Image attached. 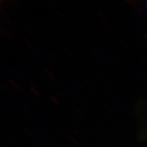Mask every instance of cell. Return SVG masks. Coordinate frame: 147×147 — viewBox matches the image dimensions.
I'll use <instances>...</instances> for the list:
<instances>
[{"instance_id":"6da1fadb","label":"cell","mask_w":147,"mask_h":147,"mask_svg":"<svg viewBox=\"0 0 147 147\" xmlns=\"http://www.w3.org/2000/svg\"><path fill=\"white\" fill-rule=\"evenodd\" d=\"M146 9H147V5H146Z\"/></svg>"}]
</instances>
